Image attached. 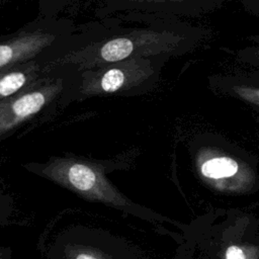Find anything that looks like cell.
Here are the masks:
<instances>
[{
    "mask_svg": "<svg viewBox=\"0 0 259 259\" xmlns=\"http://www.w3.org/2000/svg\"><path fill=\"white\" fill-rule=\"evenodd\" d=\"M76 25L68 18L38 17L0 39V71L39 60L41 63L61 49Z\"/></svg>",
    "mask_w": 259,
    "mask_h": 259,
    "instance_id": "obj_1",
    "label": "cell"
},
{
    "mask_svg": "<svg viewBox=\"0 0 259 259\" xmlns=\"http://www.w3.org/2000/svg\"><path fill=\"white\" fill-rule=\"evenodd\" d=\"M158 57H135L79 71L76 97L130 95L150 86L158 75Z\"/></svg>",
    "mask_w": 259,
    "mask_h": 259,
    "instance_id": "obj_2",
    "label": "cell"
},
{
    "mask_svg": "<svg viewBox=\"0 0 259 259\" xmlns=\"http://www.w3.org/2000/svg\"><path fill=\"white\" fill-rule=\"evenodd\" d=\"M38 175L94 202L130 207L132 202L105 176L100 166L77 158H52L36 165Z\"/></svg>",
    "mask_w": 259,
    "mask_h": 259,
    "instance_id": "obj_3",
    "label": "cell"
},
{
    "mask_svg": "<svg viewBox=\"0 0 259 259\" xmlns=\"http://www.w3.org/2000/svg\"><path fill=\"white\" fill-rule=\"evenodd\" d=\"M78 75L79 71L71 66L51 68L18 93L0 101V135L37 114L67 91L74 92Z\"/></svg>",
    "mask_w": 259,
    "mask_h": 259,
    "instance_id": "obj_4",
    "label": "cell"
},
{
    "mask_svg": "<svg viewBox=\"0 0 259 259\" xmlns=\"http://www.w3.org/2000/svg\"><path fill=\"white\" fill-rule=\"evenodd\" d=\"M39 60L19 64L0 71V101L13 96L34 81L44 73Z\"/></svg>",
    "mask_w": 259,
    "mask_h": 259,
    "instance_id": "obj_5",
    "label": "cell"
},
{
    "mask_svg": "<svg viewBox=\"0 0 259 259\" xmlns=\"http://www.w3.org/2000/svg\"><path fill=\"white\" fill-rule=\"evenodd\" d=\"M200 172L207 179L220 180L234 176L238 172V163L229 157H213L201 164Z\"/></svg>",
    "mask_w": 259,
    "mask_h": 259,
    "instance_id": "obj_6",
    "label": "cell"
},
{
    "mask_svg": "<svg viewBox=\"0 0 259 259\" xmlns=\"http://www.w3.org/2000/svg\"><path fill=\"white\" fill-rule=\"evenodd\" d=\"M65 259H112L106 252L91 246L71 244L64 251Z\"/></svg>",
    "mask_w": 259,
    "mask_h": 259,
    "instance_id": "obj_7",
    "label": "cell"
},
{
    "mask_svg": "<svg viewBox=\"0 0 259 259\" xmlns=\"http://www.w3.org/2000/svg\"><path fill=\"white\" fill-rule=\"evenodd\" d=\"M38 17H58L66 10L65 0H37Z\"/></svg>",
    "mask_w": 259,
    "mask_h": 259,
    "instance_id": "obj_8",
    "label": "cell"
},
{
    "mask_svg": "<svg viewBox=\"0 0 259 259\" xmlns=\"http://www.w3.org/2000/svg\"><path fill=\"white\" fill-rule=\"evenodd\" d=\"M225 259H247V255L244 249L239 246L233 245L226 250Z\"/></svg>",
    "mask_w": 259,
    "mask_h": 259,
    "instance_id": "obj_9",
    "label": "cell"
},
{
    "mask_svg": "<svg viewBox=\"0 0 259 259\" xmlns=\"http://www.w3.org/2000/svg\"><path fill=\"white\" fill-rule=\"evenodd\" d=\"M11 257V250L9 248H0V259H10Z\"/></svg>",
    "mask_w": 259,
    "mask_h": 259,
    "instance_id": "obj_10",
    "label": "cell"
},
{
    "mask_svg": "<svg viewBox=\"0 0 259 259\" xmlns=\"http://www.w3.org/2000/svg\"><path fill=\"white\" fill-rule=\"evenodd\" d=\"M81 0H65V7L66 9H69L71 8L72 6L76 5L77 3H79Z\"/></svg>",
    "mask_w": 259,
    "mask_h": 259,
    "instance_id": "obj_11",
    "label": "cell"
},
{
    "mask_svg": "<svg viewBox=\"0 0 259 259\" xmlns=\"http://www.w3.org/2000/svg\"><path fill=\"white\" fill-rule=\"evenodd\" d=\"M9 0H0V6H2V5H4L6 2H8Z\"/></svg>",
    "mask_w": 259,
    "mask_h": 259,
    "instance_id": "obj_12",
    "label": "cell"
},
{
    "mask_svg": "<svg viewBox=\"0 0 259 259\" xmlns=\"http://www.w3.org/2000/svg\"><path fill=\"white\" fill-rule=\"evenodd\" d=\"M3 35H4V33H2V34H0V39L3 37Z\"/></svg>",
    "mask_w": 259,
    "mask_h": 259,
    "instance_id": "obj_13",
    "label": "cell"
},
{
    "mask_svg": "<svg viewBox=\"0 0 259 259\" xmlns=\"http://www.w3.org/2000/svg\"><path fill=\"white\" fill-rule=\"evenodd\" d=\"M257 96H258V98H259V91H257Z\"/></svg>",
    "mask_w": 259,
    "mask_h": 259,
    "instance_id": "obj_14",
    "label": "cell"
}]
</instances>
